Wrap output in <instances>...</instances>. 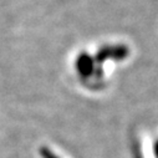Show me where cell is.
Returning a JSON list of instances; mask_svg holds the SVG:
<instances>
[{
  "label": "cell",
  "mask_w": 158,
  "mask_h": 158,
  "mask_svg": "<svg viewBox=\"0 0 158 158\" xmlns=\"http://www.w3.org/2000/svg\"><path fill=\"white\" fill-rule=\"evenodd\" d=\"M41 157H44V158H59L54 152H51L48 148H43L41 149Z\"/></svg>",
  "instance_id": "1"
}]
</instances>
